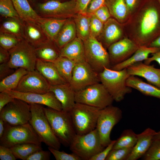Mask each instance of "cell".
Returning <instances> with one entry per match:
<instances>
[{
	"label": "cell",
	"mask_w": 160,
	"mask_h": 160,
	"mask_svg": "<svg viewBox=\"0 0 160 160\" xmlns=\"http://www.w3.org/2000/svg\"><path fill=\"white\" fill-rule=\"evenodd\" d=\"M39 137L29 123L23 125H12L5 123V128L0 138V145L10 148L23 143L41 145Z\"/></svg>",
	"instance_id": "obj_6"
},
{
	"label": "cell",
	"mask_w": 160,
	"mask_h": 160,
	"mask_svg": "<svg viewBox=\"0 0 160 160\" xmlns=\"http://www.w3.org/2000/svg\"><path fill=\"white\" fill-rule=\"evenodd\" d=\"M77 37L84 41L90 36L89 16L86 13H78L73 17Z\"/></svg>",
	"instance_id": "obj_32"
},
{
	"label": "cell",
	"mask_w": 160,
	"mask_h": 160,
	"mask_svg": "<svg viewBox=\"0 0 160 160\" xmlns=\"http://www.w3.org/2000/svg\"><path fill=\"white\" fill-rule=\"evenodd\" d=\"M6 91L13 98L20 99L29 104H39L58 111L62 110L61 103L52 92L39 93L21 92L15 90Z\"/></svg>",
	"instance_id": "obj_15"
},
{
	"label": "cell",
	"mask_w": 160,
	"mask_h": 160,
	"mask_svg": "<svg viewBox=\"0 0 160 160\" xmlns=\"http://www.w3.org/2000/svg\"><path fill=\"white\" fill-rule=\"evenodd\" d=\"M122 25L126 37L139 47H148L160 35V5L157 0H144Z\"/></svg>",
	"instance_id": "obj_1"
},
{
	"label": "cell",
	"mask_w": 160,
	"mask_h": 160,
	"mask_svg": "<svg viewBox=\"0 0 160 160\" xmlns=\"http://www.w3.org/2000/svg\"><path fill=\"white\" fill-rule=\"evenodd\" d=\"M151 56L148 57L144 60V63L147 65H149L153 61L157 62L160 65V50L159 51L152 53Z\"/></svg>",
	"instance_id": "obj_54"
},
{
	"label": "cell",
	"mask_w": 160,
	"mask_h": 160,
	"mask_svg": "<svg viewBox=\"0 0 160 160\" xmlns=\"http://www.w3.org/2000/svg\"><path fill=\"white\" fill-rule=\"evenodd\" d=\"M22 39L11 35L0 33V47L8 51L16 46Z\"/></svg>",
	"instance_id": "obj_39"
},
{
	"label": "cell",
	"mask_w": 160,
	"mask_h": 160,
	"mask_svg": "<svg viewBox=\"0 0 160 160\" xmlns=\"http://www.w3.org/2000/svg\"><path fill=\"white\" fill-rule=\"evenodd\" d=\"M48 149L53 155L57 160H81V158L76 154L72 153L69 154L64 151L57 150L48 147Z\"/></svg>",
	"instance_id": "obj_43"
},
{
	"label": "cell",
	"mask_w": 160,
	"mask_h": 160,
	"mask_svg": "<svg viewBox=\"0 0 160 160\" xmlns=\"http://www.w3.org/2000/svg\"><path fill=\"white\" fill-rule=\"evenodd\" d=\"M49 91L53 92L61 103L62 110L69 112L75 105V92L68 83L51 85Z\"/></svg>",
	"instance_id": "obj_21"
},
{
	"label": "cell",
	"mask_w": 160,
	"mask_h": 160,
	"mask_svg": "<svg viewBox=\"0 0 160 160\" xmlns=\"http://www.w3.org/2000/svg\"><path fill=\"white\" fill-rule=\"evenodd\" d=\"M137 139V134L132 130H125L120 137L116 140L112 149L132 148L136 144Z\"/></svg>",
	"instance_id": "obj_37"
},
{
	"label": "cell",
	"mask_w": 160,
	"mask_h": 160,
	"mask_svg": "<svg viewBox=\"0 0 160 160\" xmlns=\"http://www.w3.org/2000/svg\"><path fill=\"white\" fill-rule=\"evenodd\" d=\"M160 139V131L156 132L153 138V140Z\"/></svg>",
	"instance_id": "obj_57"
},
{
	"label": "cell",
	"mask_w": 160,
	"mask_h": 160,
	"mask_svg": "<svg viewBox=\"0 0 160 160\" xmlns=\"http://www.w3.org/2000/svg\"><path fill=\"white\" fill-rule=\"evenodd\" d=\"M122 118V111L117 107L111 105L101 110L96 128L103 147H105L111 142L110 135L112 129Z\"/></svg>",
	"instance_id": "obj_11"
},
{
	"label": "cell",
	"mask_w": 160,
	"mask_h": 160,
	"mask_svg": "<svg viewBox=\"0 0 160 160\" xmlns=\"http://www.w3.org/2000/svg\"><path fill=\"white\" fill-rule=\"evenodd\" d=\"M132 148H119L112 149L105 160H127Z\"/></svg>",
	"instance_id": "obj_42"
},
{
	"label": "cell",
	"mask_w": 160,
	"mask_h": 160,
	"mask_svg": "<svg viewBox=\"0 0 160 160\" xmlns=\"http://www.w3.org/2000/svg\"><path fill=\"white\" fill-rule=\"evenodd\" d=\"M111 17L123 24L128 20L129 15L124 0H105Z\"/></svg>",
	"instance_id": "obj_30"
},
{
	"label": "cell",
	"mask_w": 160,
	"mask_h": 160,
	"mask_svg": "<svg viewBox=\"0 0 160 160\" xmlns=\"http://www.w3.org/2000/svg\"><path fill=\"white\" fill-rule=\"evenodd\" d=\"M126 84L145 95L160 99V88L147 83L136 76H130L127 80Z\"/></svg>",
	"instance_id": "obj_27"
},
{
	"label": "cell",
	"mask_w": 160,
	"mask_h": 160,
	"mask_svg": "<svg viewBox=\"0 0 160 160\" xmlns=\"http://www.w3.org/2000/svg\"><path fill=\"white\" fill-rule=\"evenodd\" d=\"M37 7L40 16L44 17L69 19L78 13L75 0L64 2L48 0L39 3Z\"/></svg>",
	"instance_id": "obj_13"
},
{
	"label": "cell",
	"mask_w": 160,
	"mask_h": 160,
	"mask_svg": "<svg viewBox=\"0 0 160 160\" xmlns=\"http://www.w3.org/2000/svg\"><path fill=\"white\" fill-rule=\"evenodd\" d=\"M101 109L76 103L69 112L76 134L83 135L96 128Z\"/></svg>",
	"instance_id": "obj_5"
},
{
	"label": "cell",
	"mask_w": 160,
	"mask_h": 160,
	"mask_svg": "<svg viewBox=\"0 0 160 160\" xmlns=\"http://www.w3.org/2000/svg\"><path fill=\"white\" fill-rule=\"evenodd\" d=\"M15 98L10 96L7 91L0 93V111L7 104L13 101Z\"/></svg>",
	"instance_id": "obj_51"
},
{
	"label": "cell",
	"mask_w": 160,
	"mask_h": 160,
	"mask_svg": "<svg viewBox=\"0 0 160 160\" xmlns=\"http://www.w3.org/2000/svg\"><path fill=\"white\" fill-rule=\"evenodd\" d=\"M69 147L73 153L84 160H90L105 148L101 144L96 128L84 135L76 134Z\"/></svg>",
	"instance_id": "obj_7"
},
{
	"label": "cell",
	"mask_w": 160,
	"mask_h": 160,
	"mask_svg": "<svg viewBox=\"0 0 160 160\" xmlns=\"http://www.w3.org/2000/svg\"><path fill=\"white\" fill-rule=\"evenodd\" d=\"M100 82L105 87L114 101L118 102L123 100L125 95L132 92V88L126 84L130 76L127 68L119 71L105 68L99 74Z\"/></svg>",
	"instance_id": "obj_2"
},
{
	"label": "cell",
	"mask_w": 160,
	"mask_h": 160,
	"mask_svg": "<svg viewBox=\"0 0 160 160\" xmlns=\"http://www.w3.org/2000/svg\"><path fill=\"white\" fill-rule=\"evenodd\" d=\"M156 133L154 130L148 128L137 134L136 143L127 160H136L142 158L150 148Z\"/></svg>",
	"instance_id": "obj_20"
},
{
	"label": "cell",
	"mask_w": 160,
	"mask_h": 160,
	"mask_svg": "<svg viewBox=\"0 0 160 160\" xmlns=\"http://www.w3.org/2000/svg\"><path fill=\"white\" fill-rule=\"evenodd\" d=\"M10 57L9 51L0 47V64L8 62Z\"/></svg>",
	"instance_id": "obj_53"
},
{
	"label": "cell",
	"mask_w": 160,
	"mask_h": 160,
	"mask_svg": "<svg viewBox=\"0 0 160 160\" xmlns=\"http://www.w3.org/2000/svg\"><path fill=\"white\" fill-rule=\"evenodd\" d=\"M92 14L104 23L111 17L108 7L105 4L96 10Z\"/></svg>",
	"instance_id": "obj_44"
},
{
	"label": "cell",
	"mask_w": 160,
	"mask_h": 160,
	"mask_svg": "<svg viewBox=\"0 0 160 160\" xmlns=\"http://www.w3.org/2000/svg\"><path fill=\"white\" fill-rule=\"evenodd\" d=\"M99 74L86 60L77 63L69 84L75 92L78 91L90 85L100 82Z\"/></svg>",
	"instance_id": "obj_14"
},
{
	"label": "cell",
	"mask_w": 160,
	"mask_h": 160,
	"mask_svg": "<svg viewBox=\"0 0 160 160\" xmlns=\"http://www.w3.org/2000/svg\"><path fill=\"white\" fill-rule=\"evenodd\" d=\"M10 57L8 62L13 69L22 68L28 71L36 69L37 57L35 47L23 39L9 50Z\"/></svg>",
	"instance_id": "obj_9"
},
{
	"label": "cell",
	"mask_w": 160,
	"mask_h": 160,
	"mask_svg": "<svg viewBox=\"0 0 160 160\" xmlns=\"http://www.w3.org/2000/svg\"><path fill=\"white\" fill-rule=\"evenodd\" d=\"M160 50L155 47L146 46L139 47L129 58L123 62L113 65L111 68L116 71H119L126 68L135 63L145 60L149 57L150 54Z\"/></svg>",
	"instance_id": "obj_25"
},
{
	"label": "cell",
	"mask_w": 160,
	"mask_h": 160,
	"mask_svg": "<svg viewBox=\"0 0 160 160\" xmlns=\"http://www.w3.org/2000/svg\"><path fill=\"white\" fill-rule=\"evenodd\" d=\"M116 140H112L111 143L102 151L93 156L90 160H105L112 149Z\"/></svg>",
	"instance_id": "obj_45"
},
{
	"label": "cell",
	"mask_w": 160,
	"mask_h": 160,
	"mask_svg": "<svg viewBox=\"0 0 160 160\" xmlns=\"http://www.w3.org/2000/svg\"><path fill=\"white\" fill-rule=\"evenodd\" d=\"M0 159L1 160H15L17 159L9 148L0 145Z\"/></svg>",
	"instance_id": "obj_48"
},
{
	"label": "cell",
	"mask_w": 160,
	"mask_h": 160,
	"mask_svg": "<svg viewBox=\"0 0 160 160\" xmlns=\"http://www.w3.org/2000/svg\"><path fill=\"white\" fill-rule=\"evenodd\" d=\"M13 69L10 67L8 62L0 64V81L14 72Z\"/></svg>",
	"instance_id": "obj_50"
},
{
	"label": "cell",
	"mask_w": 160,
	"mask_h": 160,
	"mask_svg": "<svg viewBox=\"0 0 160 160\" xmlns=\"http://www.w3.org/2000/svg\"><path fill=\"white\" fill-rule=\"evenodd\" d=\"M31 118L29 123L40 138L48 147L59 150L61 143L55 135L45 114L42 105L31 103Z\"/></svg>",
	"instance_id": "obj_4"
},
{
	"label": "cell",
	"mask_w": 160,
	"mask_h": 160,
	"mask_svg": "<svg viewBox=\"0 0 160 160\" xmlns=\"http://www.w3.org/2000/svg\"><path fill=\"white\" fill-rule=\"evenodd\" d=\"M76 103L101 109L112 105L114 101L104 86L100 82L92 84L75 92Z\"/></svg>",
	"instance_id": "obj_8"
},
{
	"label": "cell",
	"mask_w": 160,
	"mask_h": 160,
	"mask_svg": "<svg viewBox=\"0 0 160 160\" xmlns=\"http://www.w3.org/2000/svg\"><path fill=\"white\" fill-rule=\"evenodd\" d=\"M23 23L24 38L34 47L49 40L39 23L23 21Z\"/></svg>",
	"instance_id": "obj_22"
},
{
	"label": "cell",
	"mask_w": 160,
	"mask_h": 160,
	"mask_svg": "<svg viewBox=\"0 0 160 160\" xmlns=\"http://www.w3.org/2000/svg\"><path fill=\"white\" fill-rule=\"evenodd\" d=\"M144 0H124L129 16L140 7Z\"/></svg>",
	"instance_id": "obj_49"
},
{
	"label": "cell",
	"mask_w": 160,
	"mask_h": 160,
	"mask_svg": "<svg viewBox=\"0 0 160 160\" xmlns=\"http://www.w3.org/2000/svg\"><path fill=\"white\" fill-rule=\"evenodd\" d=\"M5 128V122L0 118V138L1 137L4 132Z\"/></svg>",
	"instance_id": "obj_56"
},
{
	"label": "cell",
	"mask_w": 160,
	"mask_h": 160,
	"mask_svg": "<svg viewBox=\"0 0 160 160\" xmlns=\"http://www.w3.org/2000/svg\"><path fill=\"white\" fill-rule=\"evenodd\" d=\"M35 48L37 59L41 60L53 62L60 56V49L50 40Z\"/></svg>",
	"instance_id": "obj_29"
},
{
	"label": "cell",
	"mask_w": 160,
	"mask_h": 160,
	"mask_svg": "<svg viewBox=\"0 0 160 160\" xmlns=\"http://www.w3.org/2000/svg\"><path fill=\"white\" fill-rule=\"evenodd\" d=\"M36 69L48 81L51 85L67 83L61 76L52 62L37 59Z\"/></svg>",
	"instance_id": "obj_23"
},
{
	"label": "cell",
	"mask_w": 160,
	"mask_h": 160,
	"mask_svg": "<svg viewBox=\"0 0 160 160\" xmlns=\"http://www.w3.org/2000/svg\"><path fill=\"white\" fill-rule=\"evenodd\" d=\"M0 14L5 18L20 19L12 0H0Z\"/></svg>",
	"instance_id": "obj_38"
},
{
	"label": "cell",
	"mask_w": 160,
	"mask_h": 160,
	"mask_svg": "<svg viewBox=\"0 0 160 160\" xmlns=\"http://www.w3.org/2000/svg\"><path fill=\"white\" fill-rule=\"evenodd\" d=\"M160 5V0H157Z\"/></svg>",
	"instance_id": "obj_58"
},
{
	"label": "cell",
	"mask_w": 160,
	"mask_h": 160,
	"mask_svg": "<svg viewBox=\"0 0 160 160\" xmlns=\"http://www.w3.org/2000/svg\"><path fill=\"white\" fill-rule=\"evenodd\" d=\"M76 32L74 20L69 18L64 25L54 41L60 49L76 37Z\"/></svg>",
	"instance_id": "obj_31"
},
{
	"label": "cell",
	"mask_w": 160,
	"mask_h": 160,
	"mask_svg": "<svg viewBox=\"0 0 160 160\" xmlns=\"http://www.w3.org/2000/svg\"><path fill=\"white\" fill-rule=\"evenodd\" d=\"M31 0V1H33V0Z\"/></svg>",
	"instance_id": "obj_59"
},
{
	"label": "cell",
	"mask_w": 160,
	"mask_h": 160,
	"mask_svg": "<svg viewBox=\"0 0 160 160\" xmlns=\"http://www.w3.org/2000/svg\"><path fill=\"white\" fill-rule=\"evenodd\" d=\"M68 19L41 17L39 23L49 39L55 41L63 27Z\"/></svg>",
	"instance_id": "obj_26"
},
{
	"label": "cell",
	"mask_w": 160,
	"mask_h": 160,
	"mask_svg": "<svg viewBox=\"0 0 160 160\" xmlns=\"http://www.w3.org/2000/svg\"><path fill=\"white\" fill-rule=\"evenodd\" d=\"M46 116L55 135L65 146L69 147L76 134L69 112L44 107Z\"/></svg>",
	"instance_id": "obj_3"
},
{
	"label": "cell",
	"mask_w": 160,
	"mask_h": 160,
	"mask_svg": "<svg viewBox=\"0 0 160 160\" xmlns=\"http://www.w3.org/2000/svg\"><path fill=\"white\" fill-rule=\"evenodd\" d=\"M139 47L133 41L126 36L113 43L108 48L111 64L114 65L127 60Z\"/></svg>",
	"instance_id": "obj_17"
},
{
	"label": "cell",
	"mask_w": 160,
	"mask_h": 160,
	"mask_svg": "<svg viewBox=\"0 0 160 160\" xmlns=\"http://www.w3.org/2000/svg\"><path fill=\"white\" fill-rule=\"evenodd\" d=\"M59 0V1H60V0Z\"/></svg>",
	"instance_id": "obj_60"
},
{
	"label": "cell",
	"mask_w": 160,
	"mask_h": 160,
	"mask_svg": "<svg viewBox=\"0 0 160 160\" xmlns=\"http://www.w3.org/2000/svg\"><path fill=\"white\" fill-rule=\"evenodd\" d=\"M0 33L12 35L24 39L23 23L20 19L9 18L1 25Z\"/></svg>",
	"instance_id": "obj_34"
},
{
	"label": "cell",
	"mask_w": 160,
	"mask_h": 160,
	"mask_svg": "<svg viewBox=\"0 0 160 160\" xmlns=\"http://www.w3.org/2000/svg\"><path fill=\"white\" fill-rule=\"evenodd\" d=\"M105 0H91L89 3L85 13L89 14L93 13L96 10L105 4Z\"/></svg>",
	"instance_id": "obj_47"
},
{
	"label": "cell",
	"mask_w": 160,
	"mask_h": 160,
	"mask_svg": "<svg viewBox=\"0 0 160 160\" xmlns=\"http://www.w3.org/2000/svg\"><path fill=\"white\" fill-rule=\"evenodd\" d=\"M86 61L98 73L111 68L108 52L96 38L90 36L83 41Z\"/></svg>",
	"instance_id": "obj_10"
},
{
	"label": "cell",
	"mask_w": 160,
	"mask_h": 160,
	"mask_svg": "<svg viewBox=\"0 0 160 160\" xmlns=\"http://www.w3.org/2000/svg\"><path fill=\"white\" fill-rule=\"evenodd\" d=\"M142 158L144 160H160V139L153 140L149 149Z\"/></svg>",
	"instance_id": "obj_41"
},
{
	"label": "cell",
	"mask_w": 160,
	"mask_h": 160,
	"mask_svg": "<svg viewBox=\"0 0 160 160\" xmlns=\"http://www.w3.org/2000/svg\"><path fill=\"white\" fill-rule=\"evenodd\" d=\"M20 19L23 21L39 22L41 17L32 8L27 0H12Z\"/></svg>",
	"instance_id": "obj_28"
},
{
	"label": "cell",
	"mask_w": 160,
	"mask_h": 160,
	"mask_svg": "<svg viewBox=\"0 0 160 160\" xmlns=\"http://www.w3.org/2000/svg\"><path fill=\"white\" fill-rule=\"evenodd\" d=\"M148 47L160 49V35L150 44Z\"/></svg>",
	"instance_id": "obj_55"
},
{
	"label": "cell",
	"mask_w": 160,
	"mask_h": 160,
	"mask_svg": "<svg viewBox=\"0 0 160 160\" xmlns=\"http://www.w3.org/2000/svg\"><path fill=\"white\" fill-rule=\"evenodd\" d=\"M89 16L90 36L97 38L100 35L103 31L104 23L99 20L94 14Z\"/></svg>",
	"instance_id": "obj_40"
},
{
	"label": "cell",
	"mask_w": 160,
	"mask_h": 160,
	"mask_svg": "<svg viewBox=\"0 0 160 160\" xmlns=\"http://www.w3.org/2000/svg\"><path fill=\"white\" fill-rule=\"evenodd\" d=\"M52 62L61 76L69 84L76 63L67 58L60 56Z\"/></svg>",
	"instance_id": "obj_33"
},
{
	"label": "cell",
	"mask_w": 160,
	"mask_h": 160,
	"mask_svg": "<svg viewBox=\"0 0 160 160\" xmlns=\"http://www.w3.org/2000/svg\"><path fill=\"white\" fill-rule=\"evenodd\" d=\"M51 85L36 70L28 71L22 78L14 90L24 92L45 93L49 92Z\"/></svg>",
	"instance_id": "obj_16"
},
{
	"label": "cell",
	"mask_w": 160,
	"mask_h": 160,
	"mask_svg": "<svg viewBox=\"0 0 160 160\" xmlns=\"http://www.w3.org/2000/svg\"><path fill=\"white\" fill-rule=\"evenodd\" d=\"M122 24L112 17L104 23L103 29L99 37L100 42L105 48L125 37Z\"/></svg>",
	"instance_id": "obj_18"
},
{
	"label": "cell",
	"mask_w": 160,
	"mask_h": 160,
	"mask_svg": "<svg viewBox=\"0 0 160 160\" xmlns=\"http://www.w3.org/2000/svg\"><path fill=\"white\" fill-rule=\"evenodd\" d=\"M9 148L17 159L23 160H27L34 153L42 149L41 145L31 143L19 144Z\"/></svg>",
	"instance_id": "obj_36"
},
{
	"label": "cell",
	"mask_w": 160,
	"mask_h": 160,
	"mask_svg": "<svg viewBox=\"0 0 160 160\" xmlns=\"http://www.w3.org/2000/svg\"><path fill=\"white\" fill-rule=\"evenodd\" d=\"M127 69L130 76L142 77L149 83L160 88V68L141 62L129 66Z\"/></svg>",
	"instance_id": "obj_19"
},
{
	"label": "cell",
	"mask_w": 160,
	"mask_h": 160,
	"mask_svg": "<svg viewBox=\"0 0 160 160\" xmlns=\"http://www.w3.org/2000/svg\"><path fill=\"white\" fill-rule=\"evenodd\" d=\"M28 71L24 68H19L13 73L0 82V92L15 90L23 77Z\"/></svg>",
	"instance_id": "obj_35"
},
{
	"label": "cell",
	"mask_w": 160,
	"mask_h": 160,
	"mask_svg": "<svg viewBox=\"0 0 160 160\" xmlns=\"http://www.w3.org/2000/svg\"><path fill=\"white\" fill-rule=\"evenodd\" d=\"M31 116L30 105L17 98H15L0 111V118L12 125L28 123Z\"/></svg>",
	"instance_id": "obj_12"
},
{
	"label": "cell",
	"mask_w": 160,
	"mask_h": 160,
	"mask_svg": "<svg viewBox=\"0 0 160 160\" xmlns=\"http://www.w3.org/2000/svg\"><path fill=\"white\" fill-rule=\"evenodd\" d=\"M91 0H75L78 13H85L87 7Z\"/></svg>",
	"instance_id": "obj_52"
},
{
	"label": "cell",
	"mask_w": 160,
	"mask_h": 160,
	"mask_svg": "<svg viewBox=\"0 0 160 160\" xmlns=\"http://www.w3.org/2000/svg\"><path fill=\"white\" fill-rule=\"evenodd\" d=\"M51 153L49 150L44 151L40 150L32 154L27 160H49L50 159Z\"/></svg>",
	"instance_id": "obj_46"
},
{
	"label": "cell",
	"mask_w": 160,
	"mask_h": 160,
	"mask_svg": "<svg viewBox=\"0 0 160 160\" xmlns=\"http://www.w3.org/2000/svg\"><path fill=\"white\" fill-rule=\"evenodd\" d=\"M60 56L67 58L76 63L86 60L83 41L76 37L60 49Z\"/></svg>",
	"instance_id": "obj_24"
}]
</instances>
